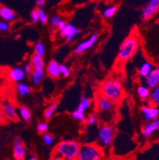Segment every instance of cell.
Masks as SVG:
<instances>
[{
  "instance_id": "obj_32",
  "label": "cell",
  "mask_w": 159,
  "mask_h": 160,
  "mask_svg": "<svg viewBox=\"0 0 159 160\" xmlns=\"http://www.w3.org/2000/svg\"><path fill=\"white\" fill-rule=\"evenodd\" d=\"M48 129H49V126L46 122H40L37 125V131L39 133H46Z\"/></svg>"
},
{
  "instance_id": "obj_13",
  "label": "cell",
  "mask_w": 159,
  "mask_h": 160,
  "mask_svg": "<svg viewBox=\"0 0 159 160\" xmlns=\"http://www.w3.org/2000/svg\"><path fill=\"white\" fill-rule=\"evenodd\" d=\"M146 83L148 88L154 89L159 85V69H154L146 78Z\"/></svg>"
},
{
  "instance_id": "obj_27",
  "label": "cell",
  "mask_w": 159,
  "mask_h": 160,
  "mask_svg": "<svg viewBox=\"0 0 159 160\" xmlns=\"http://www.w3.org/2000/svg\"><path fill=\"white\" fill-rule=\"evenodd\" d=\"M138 95L141 99H147L151 95L150 88L145 85H140L138 88Z\"/></svg>"
},
{
  "instance_id": "obj_33",
  "label": "cell",
  "mask_w": 159,
  "mask_h": 160,
  "mask_svg": "<svg viewBox=\"0 0 159 160\" xmlns=\"http://www.w3.org/2000/svg\"><path fill=\"white\" fill-rule=\"evenodd\" d=\"M60 21H61V18H60V17L58 15H53L52 17V18H50V20H49V22H50V26L52 27H54V28H56V27H57L58 24H59Z\"/></svg>"
},
{
  "instance_id": "obj_45",
  "label": "cell",
  "mask_w": 159,
  "mask_h": 160,
  "mask_svg": "<svg viewBox=\"0 0 159 160\" xmlns=\"http://www.w3.org/2000/svg\"><path fill=\"white\" fill-rule=\"evenodd\" d=\"M6 160H8V159H6Z\"/></svg>"
},
{
  "instance_id": "obj_24",
  "label": "cell",
  "mask_w": 159,
  "mask_h": 160,
  "mask_svg": "<svg viewBox=\"0 0 159 160\" xmlns=\"http://www.w3.org/2000/svg\"><path fill=\"white\" fill-rule=\"evenodd\" d=\"M34 55L43 58L46 54V46L42 42H37L34 45Z\"/></svg>"
},
{
  "instance_id": "obj_21",
  "label": "cell",
  "mask_w": 159,
  "mask_h": 160,
  "mask_svg": "<svg viewBox=\"0 0 159 160\" xmlns=\"http://www.w3.org/2000/svg\"><path fill=\"white\" fill-rule=\"evenodd\" d=\"M30 64L33 67V69H44L45 68V61L43 58L36 56V55H33L31 57Z\"/></svg>"
},
{
  "instance_id": "obj_37",
  "label": "cell",
  "mask_w": 159,
  "mask_h": 160,
  "mask_svg": "<svg viewBox=\"0 0 159 160\" xmlns=\"http://www.w3.org/2000/svg\"><path fill=\"white\" fill-rule=\"evenodd\" d=\"M9 24L7 22L0 21V31H7L9 30Z\"/></svg>"
},
{
  "instance_id": "obj_8",
  "label": "cell",
  "mask_w": 159,
  "mask_h": 160,
  "mask_svg": "<svg viewBox=\"0 0 159 160\" xmlns=\"http://www.w3.org/2000/svg\"><path fill=\"white\" fill-rule=\"evenodd\" d=\"M98 38L99 34H97V33H93L88 38L85 39L84 41H83L82 42L77 45L76 46L75 49H74V52L76 53H77V54H81V53H84V52H86L89 49H91L96 44Z\"/></svg>"
},
{
  "instance_id": "obj_4",
  "label": "cell",
  "mask_w": 159,
  "mask_h": 160,
  "mask_svg": "<svg viewBox=\"0 0 159 160\" xmlns=\"http://www.w3.org/2000/svg\"><path fill=\"white\" fill-rule=\"evenodd\" d=\"M103 151L98 145L92 143L81 145L77 160H102Z\"/></svg>"
},
{
  "instance_id": "obj_40",
  "label": "cell",
  "mask_w": 159,
  "mask_h": 160,
  "mask_svg": "<svg viewBox=\"0 0 159 160\" xmlns=\"http://www.w3.org/2000/svg\"><path fill=\"white\" fill-rule=\"evenodd\" d=\"M45 3H46V1H45V0H37V1H36V4H37L39 7H42Z\"/></svg>"
},
{
  "instance_id": "obj_43",
  "label": "cell",
  "mask_w": 159,
  "mask_h": 160,
  "mask_svg": "<svg viewBox=\"0 0 159 160\" xmlns=\"http://www.w3.org/2000/svg\"><path fill=\"white\" fill-rule=\"evenodd\" d=\"M28 160H37V158H35V157H33V156H31L30 158H29Z\"/></svg>"
},
{
  "instance_id": "obj_14",
  "label": "cell",
  "mask_w": 159,
  "mask_h": 160,
  "mask_svg": "<svg viewBox=\"0 0 159 160\" xmlns=\"http://www.w3.org/2000/svg\"><path fill=\"white\" fill-rule=\"evenodd\" d=\"M159 129V118L147 123L142 130V136L144 138H148L151 136L154 132Z\"/></svg>"
},
{
  "instance_id": "obj_12",
  "label": "cell",
  "mask_w": 159,
  "mask_h": 160,
  "mask_svg": "<svg viewBox=\"0 0 159 160\" xmlns=\"http://www.w3.org/2000/svg\"><path fill=\"white\" fill-rule=\"evenodd\" d=\"M9 78L14 82H22L26 78V72L22 67H14L9 71Z\"/></svg>"
},
{
  "instance_id": "obj_20",
  "label": "cell",
  "mask_w": 159,
  "mask_h": 160,
  "mask_svg": "<svg viewBox=\"0 0 159 160\" xmlns=\"http://www.w3.org/2000/svg\"><path fill=\"white\" fill-rule=\"evenodd\" d=\"M16 89H17V92H18V94L22 97H27L31 92V88H30V87L26 83L22 82V81L19 83H17Z\"/></svg>"
},
{
  "instance_id": "obj_29",
  "label": "cell",
  "mask_w": 159,
  "mask_h": 160,
  "mask_svg": "<svg viewBox=\"0 0 159 160\" xmlns=\"http://www.w3.org/2000/svg\"><path fill=\"white\" fill-rule=\"evenodd\" d=\"M151 99L154 104H159V86L156 87L151 92Z\"/></svg>"
},
{
  "instance_id": "obj_3",
  "label": "cell",
  "mask_w": 159,
  "mask_h": 160,
  "mask_svg": "<svg viewBox=\"0 0 159 160\" xmlns=\"http://www.w3.org/2000/svg\"><path fill=\"white\" fill-rule=\"evenodd\" d=\"M138 47V40L135 36H130L121 45L118 53V59L120 62L128 60L134 56Z\"/></svg>"
},
{
  "instance_id": "obj_9",
  "label": "cell",
  "mask_w": 159,
  "mask_h": 160,
  "mask_svg": "<svg viewBox=\"0 0 159 160\" xmlns=\"http://www.w3.org/2000/svg\"><path fill=\"white\" fill-rule=\"evenodd\" d=\"M159 10V0H151L142 12V18L144 20L151 18Z\"/></svg>"
},
{
  "instance_id": "obj_1",
  "label": "cell",
  "mask_w": 159,
  "mask_h": 160,
  "mask_svg": "<svg viewBox=\"0 0 159 160\" xmlns=\"http://www.w3.org/2000/svg\"><path fill=\"white\" fill-rule=\"evenodd\" d=\"M100 95L106 97L112 102L119 101L122 97V87L118 80L109 78L105 80L100 85Z\"/></svg>"
},
{
  "instance_id": "obj_36",
  "label": "cell",
  "mask_w": 159,
  "mask_h": 160,
  "mask_svg": "<svg viewBox=\"0 0 159 160\" xmlns=\"http://www.w3.org/2000/svg\"><path fill=\"white\" fill-rule=\"evenodd\" d=\"M23 69H24L26 74H31L32 72H33V67H32L31 64L30 63H26L24 65V67H23Z\"/></svg>"
},
{
  "instance_id": "obj_31",
  "label": "cell",
  "mask_w": 159,
  "mask_h": 160,
  "mask_svg": "<svg viewBox=\"0 0 159 160\" xmlns=\"http://www.w3.org/2000/svg\"><path fill=\"white\" fill-rule=\"evenodd\" d=\"M42 139H43V142H45L46 146H50L53 142V137L48 133L44 134L43 136H42Z\"/></svg>"
},
{
  "instance_id": "obj_38",
  "label": "cell",
  "mask_w": 159,
  "mask_h": 160,
  "mask_svg": "<svg viewBox=\"0 0 159 160\" xmlns=\"http://www.w3.org/2000/svg\"><path fill=\"white\" fill-rule=\"evenodd\" d=\"M65 25H66V22L63 19H61V21H60L59 24H58V26H57V28L59 29L60 30H61L62 29L64 28V27H65Z\"/></svg>"
},
{
  "instance_id": "obj_35",
  "label": "cell",
  "mask_w": 159,
  "mask_h": 160,
  "mask_svg": "<svg viewBox=\"0 0 159 160\" xmlns=\"http://www.w3.org/2000/svg\"><path fill=\"white\" fill-rule=\"evenodd\" d=\"M30 19L33 22H37L39 21L38 14H37V10H33L30 13Z\"/></svg>"
},
{
  "instance_id": "obj_39",
  "label": "cell",
  "mask_w": 159,
  "mask_h": 160,
  "mask_svg": "<svg viewBox=\"0 0 159 160\" xmlns=\"http://www.w3.org/2000/svg\"><path fill=\"white\" fill-rule=\"evenodd\" d=\"M4 120H5V118H4L3 113H2V108L0 106V123H3Z\"/></svg>"
},
{
  "instance_id": "obj_6",
  "label": "cell",
  "mask_w": 159,
  "mask_h": 160,
  "mask_svg": "<svg viewBox=\"0 0 159 160\" xmlns=\"http://www.w3.org/2000/svg\"><path fill=\"white\" fill-rule=\"evenodd\" d=\"M96 109H97L98 112L104 116L103 117V120H107L108 116H111L112 113L115 112V108H116L115 103L111 101L106 97L101 96L100 94L96 99Z\"/></svg>"
},
{
  "instance_id": "obj_28",
  "label": "cell",
  "mask_w": 159,
  "mask_h": 160,
  "mask_svg": "<svg viewBox=\"0 0 159 160\" xmlns=\"http://www.w3.org/2000/svg\"><path fill=\"white\" fill-rule=\"evenodd\" d=\"M37 14H38L39 21H40L42 23H43V24H46V23L48 22L49 18H48V15L46 14L45 10H44L42 7H38V8L37 9Z\"/></svg>"
},
{
  "instance_id": "obj_30",
  "label": "cell",
  "mask_w": 159,
  "mask_h": 160,
  "mask_svg": "<svg viewBox=\"0 0 159 160\" xmlns=\"http://www.w3.org/2000/svg\"><path fill=\"white\" fill-rule=\"evenodd\" d=\"M60 70V75H61L64 78H67L70 75V69L67 65H64V64H61L59 66Z\"/></svg>"
},
{
  "instance_id": "obj_15",
  "label": "cell",
  "mask_w": 159,
  "mask_h": 160,
  "mask_svg": "<svg viewBox=\"0 0 159 160\" xmlns=\"http://www.w3.org/2000/svg\"><path fill=\"white\" fill-rule=\"evenodd\" d=\"M26 149L22 142L14 143L13 147V155L16 160H24L26 158Z\"/></svg>"
},
{
  "instance_id": "obj_25",
  "label": "cell",
  "mask_w": 159,
  "mask_h": 160,
  "mask_svg": "<svg viewBox=\"0 0 159 160\" xmlns=\"http://www.w3.org/2000/svg\"><path fill=\"white\" fill-rule=\"evenodd\" d=\"M117 10L118 8L116 6H110V7H106L103 11V18H106V19H109L116 14V13L117 12Z\"/></svg>"
},
{
  "instance_id": "obj_42",
  "label": "cell",
  "mask_w": 159,
  "mask_h": 160,
  "mask_svg": "<svg viewBox=\"0 0 159 160\" xmlns=\"http://www.w3.org/2000/svg\"><path fill=\"white\" fill-rule=\"evenodd\" d=\"M20 142H22V140H21V139H20V138L17 137V138H15V139H14V143H20Z\"/></svg>"
},
{
  "instance_id": "obj_41",
  "label": "cell",
  "mask_w": 159,
  "mask_h": 160,
  "mask_svg": "<svg viewBox=\"0 0 159 160\" xmlns=\"http://www.w3.org/2000/svg\"><path fill=\"white\" fill-rule=\"evenodd\" d=\"M51 160H65V158H61V157L53 156Z\"/></svg>"
},
{
  "instance_id": "obj_34",
  "label": "cell",
  "mask_w": 159,
  "mask_h": 160,
  "mask_svg": "<svg viewBox=\"0 0 159 160\" xmlns=\"http://www.w3.org/2000/svg\"><path fill=\"white\" fill-rule=\"evenodd\" d=\"M85 121L87 125H94L97 122V117L95 115H90V116H87Z\"/></svg>"
},
{
  "instance_id": "obj_22",
  "label": "cell",
  "mask_w": 159,
  "mask_h": 160,
  "mask_svg": "<svg viewBox=\"0 0 159 160\" xmlns=\"http://www.w3.org/2000/svg\"><path fill=\"white\" fill-rule=\"evenodd\" d=\"M153 69H153L152 64L148 62H144L143 64H142V65L139 68L140 76L142 77V78H147V76L151 73Z\"/></svg>"
},
{
  "instance_id": "obj_7",
  "label": "cell",
  "mask_w": 159,
  "mask_h": 160,
  "mask_svg": "<svg viewBox=\"0 0 159 160\" xmlns=\"http://www.w3.org/2000/svg\"><path fill=\"white\" fill-rule=\"evenodd\" d=\"M2 113H3L4 118L10 120H17L18 119V112L17 111L15 105L10 101H3L2 103Z\"/></svg>"
},
{
  "instance_id": "obj_23",
  "label": "cell",
  "mask_w": 159,
  "mask_h": 160,
  "mask_svg": "<svg viewBox=\"0 0 159 160\" xmlns=\"http://www.w3.org/2000/svg\"><path fill=\"white\" fill-rule=\"evenodd\" d=\"M18 114L20 117L26 122H29L31 120V112L26 106H21L18 110Z\"/></svg>"
},
{
  "instance_id": "obj_5",
  "label": "cell",
  "mask_w": 159,
  "mask_h": 160,
  "mask_svg": "<svg viewBox=\"0 0 159 160\" xmlns=\"http://www.w3.org/2000/svg\"><path fill=\"white\" fill-rule=\"evenodd\" d=\"M115 136H116V131L111 125H102L98 132L99 143L103 148H108L112 144Z\"/></svg>"
},
{
  "instance_id": "obj_2",
  "label": "cell",
  "mask_w": 159,
  "mask_h": 160,
  "mask_svg": "<svg viewBox=\"0 0 159 160\" xmlns=\"http://www.w3.org/2000/svg\"><path fill=\"white\" fill-rule=\"evenodd\" d=\"M81 145L74 140H63L55 148L53 156L61 157L65 160H77Z\"/></svg>"
},
{
  "instance_id": "obj_19",
  "label": "cell",
  "mask_w": 159,
  "mask_h": 160,
  "mask_svg": "<svg viewBox=\"0 0 159 160\" xmlns=\"http://www.w3.org/2000/svg\"><path fill=\"white\" fill-rule=\"evenodd\" d=\"M92 104V100L89 98H87L85 96H83L81 99V101L79 103L78 107L76 109L77 112L81 113L82 115H85L84 112L89 108Z\"/></svg>"
},
{
  "instance_id": "obj_10",
  "label": "cell",
  "mask_w": 159,
  "mask_h": 160,
  "mask_svg": "<svg viewBox=\"0 0 159 160\" xmlns=\"http://www.w3.org/2000/svg\"><path fill=\"white\" fill-rule=\"evenodd\" d=\"M81 31L72 23H66L65 27L61 30V35L65 38L67 42H72Z\"/></svg>"
},
{
  "instance_id": "obj_26",
  "label": "cell",
  "mask_w": 159,
  "mask_h": 160,
  "mask_svg": "<svg viewBox=\"0 0 159 160\" xmlns=\"http://www.w3.org/2000/svg\"><path fill=\"white\" fill-rule=\"evenodd\" d=\"M57 108V102H52V104H49L46 108L45 112H44V116H45V118L47 119V120L50 119L52 116V115L54 114Z\"/></svg>"
},
{
  "instance_id": "obj_16",
  "label": "cell",
  "mask_w": 159,
  "mask_h": 160,
  "mask_svg": "<svg viewBox=\"0 0 159 160\" xmlns=\"http://www.w3.org/2000/svg\"><path fill=\"white\" fill-rule=\"evenodd\" d=\"M60 65L55 60H51L46 66V72L48 75L52 78H57L60 76Z\"/></svg>"
},
{
  "instance_id": "obj_44",
  "label": "cell",
  "mask_w": 159,
  "mask_h": 160,
  "mask_svg": "<svg viewBox=\"0 0 159 160\" xmlns=\"http://www.w3.org/2000/svg\"><path fill=\"white\" fill-rule=\"evenodd\" d=\"M2 7V2H1V1H0V7Z\"/></svg>"
},
{
  "instance_id": "obj_18",
  "label": "cell",
  "mask_w": 159,
  "mask_h": 160,
  "mask_svg": "<svg viewBox=\"0 0 159 160\" xmlns=\"http://www.w3.org/2000/svg\"><path fill=\"white\" fill-rule=\"evenodd\" d=\"M46 72L44 69H33L31 76V81L34 86H38L45 77Z\"/></svg>"
},
{
  "instance_id": "obj_11",
  "label": "cell",
  "mask_w": 159,
  "mask_h": 160,
  "mask_svg": "<svg viewBox=\"0 0 159 160\" xmlns=\"http://www.w3.org/2000/svg\"><path fill=\"white\" fill-rule=\"evenodd\" d=\"M141 112H142V116H144V119L147 121H153V120H157V118H159V109L154 106L142 107Z\"/></svg>"
},
{
  "instance_id": "obj_17",
  "label": "cell",
  "mask_w": 159,
  "mask_h": 160,
  "mask_svg": "<svg viewBox=\"0 0 159 160\" xmlns=\"http://www.w3.org/2000/svg\"><path fill=\"white\" fill-rule=\"evenodd\" d=\"M0 17L7 22H12L15 19V13L11 8L7 7H0Z\"/></svg>"
}]
</instances>
